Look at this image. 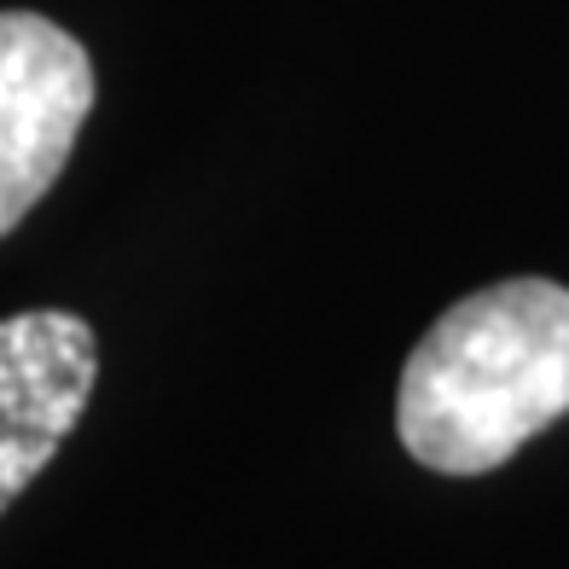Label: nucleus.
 <instances>
[{"label":"nucleus","mask_w":569,"mask_h":569,"mask_svg":"<svg viewBox=\"0 0 569 569\" xmlns=\"http://www.w3.org/2000/svg\"><path fill=\"white\" fill-rule=\"evenodd\" d=\"M88 111V47L41 12H0V239L64 174Z\"/></svg>","instance_id":"2"},{"label":"nucleus","mask_w":569,"mask_h":569,"mask_svg":"<svg viewBox=\"0 0 569 569\" xmlns=\"http://www.w3.org/2000/svg\"><path fill=\"white\" fill-rule=\"evenodd\" d=\"M99 383V338L82 315L30 308L0 320V511L70 442Z\"/></svg>","instance_id":"3"},{"label":"nucleus","mask_w":569,"mask_h":569,"mask_svg":"<svg viewBox=\"0 0 569 569\" xmlns=\"http://www.w3.org/2000/svg\"><path fill=\"white\" fill-rule=\"evenodd\" d=\"M569 412V291L500 279L459 297L401 367V448L442 477H482Z\"/></svg>","instance_id":"1"}]
</instances>
